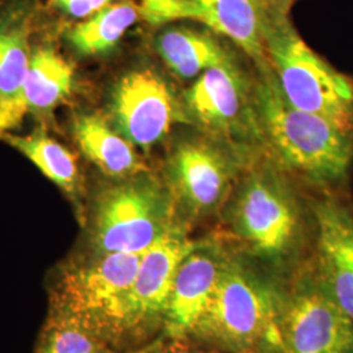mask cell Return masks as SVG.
Wrapping results in <instances>:
<instances>
[{"label":"cell","mask_w":353,"mask_h":353,"mask_svg":"<svg viewBox=\"0 0 353 353\" xmlns=\"http://www.w3.org/2000/svg\"><path fill=\"white\" fill-rule=\"evenodd\" d=\"M8 127L6 125V122H4V119H3V117H1V114H0V132H3V131H6Z\"/></svg>","instance_id":"d4e9b609"},{"label":"cell","mask_w":353,"mask_h":353,"mask_svg":"<svg viewBox=\"0 0 353 353\" xmlns=\"http://www.w3.org/2000/svg\"><path fill=\"white\" fill-rule=\"evenodd\" d=\"M281 312L287 353H353V321L316 271L296 284Z\"/></svg>","instance_id":"30bf717a"},{"label":"cell","mask_w":353,"mask_h":353,"mask_svg":"<svg viewBox=\"0 0 353 353\" xmlns=\"http://www.w3.org/2000/svg\"><path fill=\"white\" fill-rule=\"evenodd\" d=\"M72 83V70L51 49L38 50L29 64L21 103L24 110H43L64 99Z\"/></svg>","instance_id":"d6986e66"},{"label":"cell","mask_w":353,"mask_h":353,"mask_svg":"<svg viewBox=\"0 0 353 353\" xmlns=\"http://www.w3.org/2000/svg\"><path fill=\"white\" fill-rule=\"evenodd\" d=\"M76 138L84 153L108 176L125 178L138 176L145 170L132 144L114 132L97 115L79 119Z\"/></svg>","instance_id":"2e32d148"},{"label":"cell","mask_w":353,"mask_h":353,"mask_svg":"<svg viewBox=\"0 0 353 353\" xmlns=\"http://www.w3.org/2000/svg\"><path fill=\"white\" fill-rule=\"evenodd\" d=\"M141 21L153 28L194 23L232 42L255 64L270 71L265 28L274 11L270 0H138Z\"/></svg>","instance_id":"ba28073f"},{"label":"cell","mask_w":353,"mask_h":353,"mask_svg":"<svg viewBox=\"0 0 353 353\" xmlns=\"http://www.w3.org/2000/svg\"><path fill=\"white\" fill-rule=\"evenodd\" d=\"M199 245L176 225L143 252L131 292V326L165 316L178 268Z\"/></svg>","instance_id":"7c38bea8"},{"label":"cell","mask_w":353,"mask_h":353,"mask_svg":"<svg viewBox=\"0 0 353 353\" xmlns=\"http://www.w3.org/2000/svg\"><path fill=\"white\" fill-rule=\"evenodd\" d=\"M115 1L119 0H50L61 12L77 20H85Z\"/></svg>","instance_id":"7402d4cb"},{"label":"cell","mask_w":353,"mask_h":353,"mask_svg":"<svg viewBox=\"0 0 353 353\" xmlns=\"http://www.w3.org/2000/svg\"><path fill=\"white\" fill-rule=\"evenodd\" d=\"M233 236L252 255L280 263L299 250L303 214L288 173L267 153L243 170L228 210Z\"/></svg>","instance_id":"7a4b0ae2"},{"label":"cell","mask_w":353,"mask_h":353,"mask_svg":"<svg viewBox=\"0 0 353 353\" xmlns=\"http://www.w3.org/2000/svg\"><path fill=\"white\" fill-rule=\"evenodd\" d=\"M26 36L23 21L0 23V114L8 128L26 113L21 96L30 64Z\"/></svg>","instance_id":"e0dca14e"},{"label":"cell","mask_w":353,"mask_h":353,"mask_svg":"<svg viewBox=\"0 0 353 353\" xmlns=\"http://www.w3.org/2000/svg\"><path fill=\"white\" fill-rule=\"evenodd\" d=\"M255 159L196 130L178 140L170 152L168 188L189 217H205L227 202Z\"/></svg>","instance_id":"5b68a950"},{"label":"cell","mask_w":353,"mask_h":353,"mask_svg":"<svg viewBox=\"0 0 353 353\" xmlns=\"http://www.w3.org/2000/svg\"><path fill=\"white\" fill-rule=\"evenodd\" d=\"M112 110L125 138L143 148L160 143L178 123L190 126L183 102L151 70L131 71L118 81Z\"/></svg>","instance_id":"8fae6325"},{"label":"cell","mask_w":353,"mask_h":353,"mask_svg":"<svg viewBox=\"0 0 353 353\" xmlns=\"http://www.w3.org/2000/svg\"><path fill=\"white\" fill-rule=\"evenodd\" d=\"M276 310L265 283L228 256L195 332L229 351L242 352L267 335Z\"/></svg>","instance_id":"52a82bcc"},{"label":"cell","mask_w":353,"mask_h":353,"mask_svg":"<svg viewBox=\"0 0 353 353\" xmlns=\"http://www.w3.org/2000/svg\"><path fill=\"white\" fill-rule=\"evenodd\" d=\"M255 105L265 153L287 173L322 188L347 179L353 164V134L290 105L272 70L258 72Z\"/></svg>","instance_id":"6da1fadb"},{"label":"cell","mask_w":353,"mask_h":353,"mask_svg":"<svg viewBox=\"0 0 353 353\" xmlns=\"http://www.w3.org/2000/svg\"><path fill=\"white\" fill-rule=\"evenodd\" d=\"M267 59L285 100L325 117L353 134V80L312 50L290 23L274 10L265 28Z\"/></svg>","instance_id":"3957f363"},{"label":"cell","mask_w":353,"mask_h":353,"mask_svg":"<svg viewBox=\"0 0 353 353\" xmlns=\"http://www.w3.org/2000/svg\"><path fill=\"white\" fill-rule=\"evenodd\" d=\"M39 353H108L90 332L75 323L67 322L54 328Z\"/></svg>","instance_id":"44dd1931"},{"label":"cell","mask_w":353,"mask_h":353,"mask_svg":"<svg viewBox=\"0 0 353 353\" xmlns=\"http://www.w3.org/2000/svg\"><path fill=\"white\" fill-rule=\"evenodd\" d=\"M316 274L353 321V214L325 199L314 205Z\"/></svg>","instance_id":"4fadbf2b"},{"label":"cell","mask_w":353,"mask_h":353,"mask_svg":"<svg viewBox=\"0 0 353 353\" xmlns=\"http://www.w3.org/2000/svg\"><path fill=\"white\" fill-rule=\"evenodd\" d=\"M224 39L199 24L173 23L160 28L156 50L176 77L194 81L214 67L236 61Z\"/></svg>","instance_id":"9a60e30c"},{"label":"cell","mask_w":353,"mask_h":353,"mask_svg":"<svg viewBox=\"0 0 353 353\" xmlns=\"http://www.w3.org/2000/svg\"><path fill=\"white\" fill-rule=\"evenodd\" d=\"M143 252H108L67 276L62 300L71 323L85 330L130 327L131 292Z\"/></svg>","instance_id":"9c48e42d"},{"label":"cell","mask_w":353,"mask_h":353,"mask_svg":"<svg viewBox=\"0 0 353 353\" xmlns=\"http://www.w3.org/2000/svg\"><path fill=\"white\" fill-rule=\"evenodd\" d=\"M161 353H201L196 352V351H191L190 348L186 347H181V345H174V347H170L168 350H165Z\"/></svg>","instance_id":"cb8c5ba5"},{"label":"cell","mask_w":353,"mask_h":353,"mask_svg":"<svg viewBox=\"0 0 353 353\" xmlns=\"http://www.w3.org/2000/svg\"><path fill=\"white\" fill-rule=\"evenodd\" d=\"M10 140L52 182L67 191L75 190L77 183L75 160L61 144L43 135L11 138Z\"/></svg>","instance_id":"ffe728a7"},{"label":"cell","mask_w":353,"mask_h":353,"mask_svg":"<svg viewBox=\"0 0 353 353\" xmlns=\"http://www.w3.org/2000/svg\"><path fill=\"white\" fill-rule=\"evenodd\" d=\"M227 259L220 249L201 243L181 263L165 313L172 335L183 336L196 331Z\"/></svg>","instance_id":"5bb4252c"},{"label":"cell","mask_w":353,"mask_h":353,"mask_svg":"<svg viewBox=\"0 0 353 353\" xmlns=\"http://www.w3.org/2000/svg\"><path fill=\"white\" fill-rule=\"evenodd\" d=\"M182 102L190 126L250 157L265 153L255 105V79L241 70L237 59L195 79Z\"/></svg>","instance_id":"277c9868"},{"label":"cell","mask_w":353,"mask_h":353,"mask_svg":"<svg viewBox=\"0 0 353 353\" xmlns=\"http://www.w3.org/2000/svg\"><path fill=\"white\" fill-rule=\"evenodd\" d=\"M168 186L140 173L105 191L97 205L96 242L102 254L145 252L176 228Z\"/></svg>","instance_id":"8992f818"},{"label":"cell","mask_w":353,"mask_h":353,"mask_svg":"<svg viewBox=\"0 0 353 353\" xmlns=\"http://www.w3.org/2000/svg\"><path fill=\"white\" fill-rule=\"evenodd\" d=\"M297 0H270L271 6L274 10L280 11V12L290 13V7L296 3Z\"/></svg>","instance_id":"603a6c76"},{"label":"cell","mask_w":353,"mask_h":353,"mask_svg":"<svg viewBox=\"0 0 353 353\" xmlns=\"http://www.w3.org/2000/svg\"><path fill=\"white\" fill-rule=\"evenodd\" d=\"M140 20L138 1L119 0L74 26L68 39L81 54H102L117 46Z\"/></svg>","instance_id":"ac0fdd59"}]
</instances>
